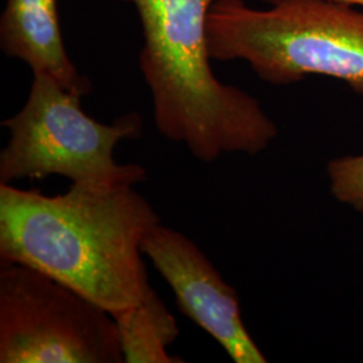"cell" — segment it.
I'll use <instances>...</instances> for the list:
<instances>
[{"instance_id":"3957f363","label":"cell","mask_w":363,"mask_h":363,"mask_svg":"<svg viewBox=\"0 0 363 363\" xmlns=\"http://www.w3.org/2000/svg\"><path fill=\"white\" fill-rule=\"evenodd\" d=\"M208 45L213 60L244 61L272 85L325 76L363 94L362 7L276 0L259 10L244 0H218L208 15Z\"/></svg>"},{"instance_id":"277c9868","label":"cell","mask_w":363,"mask_h":363,"mask_svg":"<svg viewBox=\"0 0 363 363\" xmlns=\"http://www.w3.org/2000/svg\"><path fill=\"white\" fill-rule=\"evenodd\" d=\"M82 94L46 74H34L22 109L1 121L10 139L0 151V184L64 177L72 183L147 179L140 164H120L115 150L142 135V117L130 112L105 124L86 115Z\"/></svg>"},{"instance_id":"9c48e42d","label":"cell","mask_w":363,"mask_h":363,"mask_svg":"<svg viewBox=\"0 0 363 363\" xmlns=\"http://www.w3.org/2000/svg\"><path fill=\"white\" fill-rule=\"evenodd\" d=\"M327 178L331 195L339 203L363 213V154L330 160Z\"/></svg>"},{"instance_id":"5b68a950","label":"cell","mask_w":363,"mask_h":363,"mask_svg":"<svg viewBox=\"0 0 363 363\" xmlns=\"http://www.w3.org/2000/svg\"><path fill=\"white\" fill-rule=\"evenodd\" d=\"M115 318L73 288L0 261V363H123Z\"/></svg>"},{"instance_id":"30bf717a","label":"cell","mask_w":363,"mask_h":363,"mask_svg":"<svg viewBox=\"0 0 363 363\" xmlns=\"http://www.w3.org/2000/svg\"><path fill=\"white\" fill-rule=\"evenodd\" d=\"M268 3H273L276 0H267ZM333 1H337V3H345V4H350V6H357V7H362L363 0H333Z\"/></svg>"},{"instance_id":"7a4b0ae2","label":"cell","mask_w":363,"mask_h":363,"mask_svg":"<svg viewBox=\"0 0 363 363\" xmlns=\"http://www.w3.org/2000/svg\"><path fill=\"white\" fill-rule=\"evenodd\" d=\"M125 1L142 25L139 67L157 132L205 163L267 150L279 133L276 123L257 99L223 84L211 69L208 15L218 0Z\"/></svg>"},{"instance_id":"52a82bcc","label":"cell","mask_w":363,"mask_h":363,"mask_svg":"<svg viewBox=\"0 0 363 363\" xmlns=\"http://www.w3.org/2000/svg\"><path fill=\"white\" fill-rule=\"evenodd\" d=\"M0 48L30 66L33 74H46L82 96L91 93V79L78 72L66 52L58 0H6Z\"/></svg>"},{"instance_id":"8992f818","label":"cell","mask_w":363,"mask_h":363,"mask_svg":"<svg viewBox=\"0 0 363 363\" xmlns=\"http://www.w3.org/2000/svg\"><path fill=\"white\" fill-rule=\"evenodd\" d=\"M142 252L169 284L182 313L216 339L233 362H267L247 333L237 291L189 237L160 222L145 234Z\"/></svg>"},{"instance_id":"ba28073f","label":"cell","mask_w":363,"mask_h":363,"mask_svg":"<svg viewBox=\"0 0 363 363\" xmlns=\"http://www.w3.org/2000/svg\"><path fill=\"white\" fill-rule=\"evenodd\" d=\"M124 363H181L167 347L179 335L175 318L154 289L143 301L113 316Z\"/></svg>"},{"instance_id":"6da1fadb","label":"cell","mask_w":363,"mask_h":363,"mask_svg":"<svg viewBox=\"0 0 363 363\" xmlns=\"http://www.w3.org/2000/svg\"><path fill=\"white\" fill-rule=\"evenodd\" d=\"M123 182L72 183L46 195L0 184V261L52 276L112 316L151 292L142 244L160 217Z\"/></svg>"}]
</instances>
